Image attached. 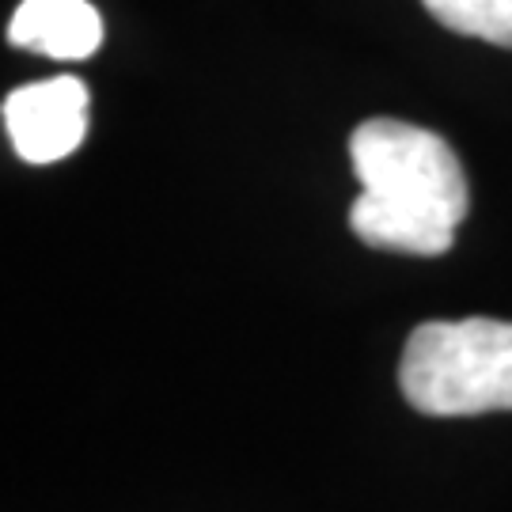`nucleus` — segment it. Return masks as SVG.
I'll use <instances>...</instances> for the list:
<instances>
[{"mask_svg": "<svg viewBox=\"0 0 512 512\" xmlns=\"http://www.w3.org/2000/svg\"><path fill=\"white\" fill-rule=\"evenodd\" d=\"M456 35L486 38L512 50V0H421Z\"/></svg>", "mask_w": 512, "mask_h": 512, "instance_id": "5", "label": "nucleus"}, {"mask_svg": "<svg viewBox=\"0 0 512 512\" xmlns=\"http://www.w3.org/2000/svg\"><path fill=\"white\" fill-rule=\"evenodd\" d=\"M361 198L349 209L368 247L399 255H444L471 209L467 175L437 133L395 118H368L349 137Z\"/></svg>", "mask_w": 512, "mask_h": 512, "instance_id": "1", "label": "nucleus"}, {"mask_svg": "<svg viewBox=\"0 0 512 512\" xmlns=\"http://www.w3.org/2000/svg\"><path fill=\"white\" fill-rule=\"evenodd\" d=\"M12 46L57 61H80L99 50L103 19L88 0H23L8 23Z\"/></svg>", "mask_w": 512, "mask_h": 512, "instance_id": "4", "label": "nucleus"}, {"mask_svg": "<svg viewBox=\"0 0 512 512\" xmlns=\"http://www.w3.org/2000/svg\"><path fill=\"white\" fill-rule=\"evenodd\" d=\"M399 384L410 406L433 418L512 410V323H421L403 349Z\"/></svg>", "mask_w": 512, "mask_h": 512, "instance_id": "2", "label": "nucleus"}, {"mask_svg": "<svg viewBox=\"0 0 512 512\" xmlns=\"http://www.w3.org/2000/svg\"><path fill=\"white\" fill-rule=\"evenodd\" d=\"M4 129L27 164L65 160L88 129V88L76 76L27 84L4 99Z\"/></svg>", "mask_w": 512, "mask_h": 512, "instance_id": "3", "label": "nucleus"}]
</instances>
